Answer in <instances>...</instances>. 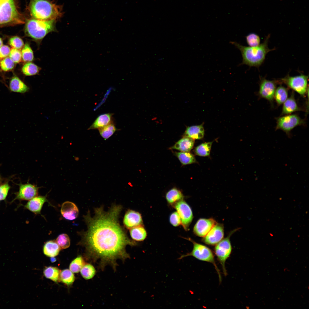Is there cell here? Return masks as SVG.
I'll return each instance as SVG.
<instances>
[{
  "mask_svg": "<svg viewBox=\"0 0 309 309\" xmlns=\"http://www.w3.org/2000/svg\"><path fill=\"white\" fill-rule=\"evenodd\" d=\"M121 206H114L108 211L97 208L91 217L89 213L84 216L88 229L80 232L82 239L78 244L85 247L87 256L100 260L101 266L116 265L117 259L129 257L125 250L127 245H135V242L129 239L118 222Z\"/></svg>",
  "mask_w": 309,
  "mask_h": 309,
  "instance_id": "6da1fadb",
  "label": "cell"
},
{
  "mask_svg": "<svg viewBox=\"0 0 309 309\" xmlns=\"http://www.w3.org/2000/svg\"><path fill=\"white\" fill-rule=\"evenodd\" d=\"M270 35H267L264 42L255 47L246 46L236 42H231L240 51L242 58L241 64L250 67L259 68L264 62L267 54L275 48L270 49L268 44Z\"/></svg>",
  "mask_w": 309,
  "mask_h": 309,
  "instance_id": "7a4b0ae2",
  "label": "cell"
},
{
  "mask_svg": "<svg viewBox=\"0 0 309 309\" xmlns=\"http://www.w3.org/2000/svg\"><path fill=\"white\" fill-rule=\"evenodd\" d=\"M29 10L32 18L41 20H56L63 15L62 7L50 0H30Z\"/></svg>",
  "mask_w": 309,
  "mask_h": 309,
  "instance_id": "3957f363",
  "label": "cell"
},
{
  "mask_svg": "<svg viewBox=\"0 0 309 309\" xmlns=\"http://www.w3.org/2000/svg\"><path fill=\"white\" fill-rule=\"evenodd\" d=\"M56 21L43 20L33 18L28 19L25 25V33L35 40H41L47 34L55 31Z\"/></svg>",
  "mask_w": 309,
  "mask_h": 309,
  "instance_id": "277c9868",
  "label": "cell"
},
{
  "mask_svg": "<svg viewBox=\"0 0 309 309\" xmlns=\"http://www.w3.org/2000/svg\"><path fill=\"white\" fill-rule=\"evenodd\" d=\"M21 18L14 0H0V25L17 23Z\"/></svg>",
  "mask_w": 309,
  "mask_h": 309,
  "instance_id": "5b68a950",
  "label": "cell"
},
{
  "mask_svg": "<svg viewBox=\"0 0 309 309\" xmlns=\"http://www.w3.org/2000/svg\"><path fill=\"white\" fill-rule=\"evenodd\" d=\"M189 240L193 244L192 251L189 253L181 255L179 259H181L187 256H192L199 260L212 263L217 272L219 280L221 281V277L219 270L215 263L214 255L211 250L205 245L198 243L190 238Z\"/></svg>",
  "mask_w": 309,
  "mask_h": 309,
  "instance_id": "8992f818",
  "label": "cell"
},
{
  "mask_svg": "<svg viewBox=\"0 0 309 309\" xmlns=\"http://www.w3.org/2000/svg\"><path fill=\"white\" fill-rule=\"evenodd\" d=\"M308 76L303 74L292 76L288 74L280 80L281 84L284 83L289 88L304 96L308 90Z\"/></svg>",
  "mask_w": 309,
  "mask_h": 309,
  "instance_id": "52a82bcc",
  "label": "cell"
},
{
  "mask_svg": "<svg viewBox=\"0 0 309 309\" xmlns=\"http://www.w3.org/2000/svg\"><path fill=\"white\" fill-rule=\"evenodd\" d=\"M276 130L280 129L285 132L288 136L291 131L295 127L305 124L304 120L296 114H288L276 118Z\"/></svg>",
  "mask_w": 309,
  "mask_h": 309,
  "instance_id": "ba28073f",
  "label": "cell"
},
{
  "mask_svg": "<svg viewBox=\"0 0 309 309\" xmlns=\"http://www.w3.org/2000/svg\"><path fill=\"white\" fill-rule=\"evenodd\" d=\"M231 234L222 239L216 244L215 248V254L221 266L225 275H227L225 267V262L229 257L232 251V247L230 240V237Z\"/></svg>",
  "mask_w": 309,
  "mask_h": 309,
  "instance_id": "9c48e42d",
  "label": "cell"
},
{
  "mask_svg": "<svg viewBox=\"0 0 309 309\" xmlns=\"http://www.w3.org/2000/svg\"><path fill=\"white\" fill-rule=\"evenodd\" d=\"M279 84H281L279 80H270L261 77L259 82V96L272 103L277 85Z\"/></svg>",
  "mask_w": 309,
  "mask_h": 309,
  "instance_id": "30bf717a",
  "label": "cell"
},
{
  "mask_svg": "<svg viewBox=\"0 0 309 309\" xmlns=\"http://www.w3.org/2000/svg\"><path fill=\"white\" fill-rule=\"evenodd\" d=\"M175 207L181 219L184 229L187 231L193 218L191 209L187 203L183 200L176 203Z\"/></svg>",
  "mask_w": 309,
  "mask_h": 309,
  "instance_id": "8fae6325",
  "label": "cell"
},
{
  "mask_svg": "<svg viewBox=\"0 0 309 309\" xmlns=\"http://www.w3.org/2000/svg\"><path fill=\"white\" fill-rule=\"evenodd\" d=\"M18 192L14 200H28L37 196L39 187L37 185L29 183L19 185Z\"/></svg>",
  "mask_w": 309,
  "mask_h": 309,
  "instance_id": "7c38bea8",
  "label": "cell"
},
{
  "mask_svg": "<svg viewBox=\"0 0 309 309\" xmlns=\"http://www.w3.org/2000/svg\"><path fill=\"white\" fill-rule=\"evenodd\" d=\"M224 228L222 224L217 223L208 233L204 237L203 240L206 244L211 245L216 244L223 238Z\"/></svg>",
  "mask_w": 309,
  "mask_h": 309,
  "instance_id": "4fadbf2b",
  "label": "cell"
},
{
  "mask_svg": "<svg viewBox=\"0 0 309 309\" xmlns=\"http://www.w3.org/2000/svg\"><path fill=\"white\" fill-rule=\"evenodd\" d=\"M217 223L215 220L212 218L200 219L195 225L193 232L197 235L204 237Z\"/></svg>",
  "mask_w": 309,
  "mask_h": 309,
  "instance_id": "5bb4252c",
  "label": "cell"
},
{
  "mask_svg": "<svg viewBox=\"0 0 309 309\" xmlns=\"http://www.w3.org/2000/svg\"><path fill=\"white\" fill-rule=\"evenodd\" d=\"M123 223L125 227L128 229L141 225L142 220L141 215L138 212L128 210L125 215Z\"/></svg>",
  "mask_w": 309,
  "mask_h": 309,
  "instance_id": "9a60e30c",
  "label": "cell"
},
{
  "mask_svg": "<svg viewBox=\"0 0 309 309\" xmlns=\"http://www.w3.org/2000/svg\"><path fill=\"white\" fill-rule=\"evenodd\" d=\"M49 203L45 196H37L29 200L24 206L25 208L36 215H41V211L44 204Z\"/></svg>",
  "mask_w": 309,
  "mask_h": 309,
  "instance_id": "2e32d148",
  "label": "cell"
},
{
  "mask_svg": "<svg viewBox=\"0 0 309 309\" xmlns=\"http://www.w3.org/2000/svg\"><path fill=\"white\" fill-rule=\"evenodd\" d=\"M61 213L66 219L72 220L76 219L79 214V210L76 205L73 203L67 201L62 205Z\"/></svg>",
  "mask_w": 309,
  "mask_h": 309,
  "instance_id": "e0dca14e",
  "label": "cell"
},
{
  "mask_svg": "<svg viewBox=\"0 0 309 309\" xmlns=\"http://www.w3.org/2000/svg\"><path fill=\"white\" fill-rule=\"evenodd\" d=\"M302 110L295 99L294 92H292L290 96L283 103L282 115L290 114L294 112Z\"/></svg>",
  "mask_w": 309,
  "mask_h": 309,
  "instance_id": "ac0fdd59",
  "label": "cell"
},
{
  "mask_svg": "<svg viewBox=\"0 0 309 309\" xmlns=\"http://www.w3.org/2000/svg\"><path fill=\"white\" fill-rule=\"evenodd\" d=\"M194 139L187 137H183L178 141L170 149H176L181 152H189L193 148Z\"/></svg>",
  "mask_w": 309,
  "mask_h": 309,
  "instance_id": "d6986e66",
  "label": "cell"
},
{
  "mask_svg": "<svg viewBox=\"0 0 309 309\" xmlns=\"http://www.w3.org/2000/svg\"><path fill=\"white\" fill-rule=\"evenodd\" d=\"M204 134V130L203 124H202L188 127L183 136L189 137L194 140L200 139L203 137Z\"/></svg>",
  "mask_w": 309,
  "mask_h": 309,
  "instance_id": "ffe728a7",
  "label": "cell"
},
{
  "mask_svg": "<svg viewBox=\"0 0 309 309\" xmlns=\"http://www.w3.org/2000/svg\"><path fill=\"white\" fill-rule=\"evenodd\" d=\"M112 114L108 113L101 114L96 119L88 129H98L112 122Z\"/></svg>",
  "mask_w": 309,
  "mask_h": 309,
  "instance_id": "44dd1931",
  "label": "cell"
},
{
  "mask_svg": "<svg viewBox=\"0 0 309 309\" xmlns=\"http://www.w3.org/2000/svg\"><path fill=\"white\" fill-rule=\"evenodd\" d=\"M9 87L11 91L17 93H24L29 90L28 86L16 76L13 77L10 80Z\"/></svg>",
  "mask_w": 309,
  "mask_h": 309,
  "instance_id": "7402d4cb",
  "label": "cell"
},
{
  "mask_svg": "<svg viewBox=\"0 0 309 309\" xmlns=\"http://www.w3.org/2000/svg\"><path fill=\"white\" fill-rule=\"evenodd\" d=\"M61 249L56 240H51L47 241L43 248V252L46 256L54 257L57 255Z\"/></svg>",
  "mask_w": 309,
  "mask_h": 309,
  "instance_id": "603a6c76",
  "label": "cell"
},
{
  "mask_svg": "<svg viewBox=\"0 0 309 309\" xmlns=\"http://www.w3.org/2000/svg\"><path fill=\"white\" fill-rule=\"evenodd\" d=\"M130 229V235L133 240L141 241L146 238L147 233L142 225L134 227Z\"/></svg>",
  "mask_w": 309,
  "mask_h": 309,
  "instance_id": "cb8c5ba5",
  "label": "cell"
},
{
  "mask_svg": "<svg viewBox=\"0 0 309 309\" xmlns=\"http://www.w3.org/2000/svg\"><path fill=\"white\" fill-rule=\"evenodd\" d=\"M183 195L181 191L175 188L169 190L166 195L167 202L171 204L183 200Z\"/></svg>",
  "mask_w": 309,
  "mask_h": 309,
  "instance_id": "d4e9b609",
  "label": "cell"
},
{
  "mask_svg": "<svg viewBox=\"0 0 309 309\" xmlns=\"http://www.w3.org/2000/svg\"><path fill=\"white\" fill-rule=\"evenodd\" d=\"M288 94V89L283 86H280L276 89L274 98L278 105L284 103L287 99Z\"/></svg>",
  "mask_w": 309,
  "mask_h": 309,
  "instance_id": "484cf974",
  "label": "cell"
},
{
  "mask_svg": "<svg viewBox=\"0 0 309 309\" xmlns=\"http://www.w3.org/2000/svg\"><path fill=\"white\" fill-rule=\"evenodd\" d=\"M175 154L183 165L190 164L196 162L194 156L189 152H175Z\"/></svg>",
  "mask_w": 309,
  "mask_h": 309,
  "instance_id": "4316f807",
  "label": "cell"
},
{
  "mask_svg": "<svg viewBox=\"0 0 309 309\" xmlns=\"http://www.w3.org/2000/svg\"><path fill=\"white\" fill-rule=\"evenodd\" d=\"M60 272L57 268L49 266L44 269L43 273L46 278L56 282L59 279Z\"/></svg>",
  "mask_w": 309,
  "mask_h": 309,
  "instance_id": "83f0119b",
  "label": "cell"
},
{
  "mask_svg": "<svg viewBox=\"0 0 309 309\" xmlns=\"http://www.w3.org/2000/svg\"><path fill=\"white\" fill-rule=\"evenodd\" d=\"M212 142H206L202 143L195 148V154L199 156L206 157L210 154Z\"/></svg>",
  "mask_w": 309,
  "mask_h": 309,
  "instance_id": "f1b7e54d",
  "label": "cell"
},
{
  "mask_svg": "<svg viewBox=\"0 0 309 309\" xmlns=\"http://www.w3.org/2000/svg\"><path fill=\"white\" fill-rule=\"evenodd\" d=\"M59 279L64 283L70 286L74 282L75 277L72 272L69 270L66 269L60 272Z\"/></svg>",
  "mask_w": 309,
  "mask_h": 309,
  "instance_id": "f546056e",
  "label": "cell"
},
{
  "mask_svg": "<svg viewBox=\"0 0 309 309\" xmlns=\"http://www.w3.org/2000/svg\"><path fill=\"white\" fill-rule=\"evenodd\" d=\"M101 136L106 140L110 137L116 130V128L112 122L106 126L98 129Z\"/></svg>",
  "mask_w": 309,
  "mask_h": 309,
  "instance_id": "4dcf8cb0",
  "label": "cell"
},
{
  "mask_svg": "<svg viewBox=\"0 0 309 309\" xmlns=\"http://www.w3.org/2000/svg\"><path fill=\"white\" fill-rule=\"evenodd\" d=\"M39 68L38 66L29 62L25 64L22 68L23 73L27 76L36 75L39 72Z\"/></svg>",
  "mask_w": 309,
  "mask_h": 309,
  "instance_id": "1f68e13d",
  "label": "cell"
},
{
  "mask_svg": "<svg viewBox=\"0 0 309 309\" xmlns=\"http://www.w3.org/2000/svg\"><path fill=\"white\" fill-rule=\"evenodd\" d=\"M80 270L81 275L83 278L86 280L92 278L96 273L95 268L90 264H85Z\"/></svg>",
  "mask_w": 309,
  "mask_h": 309,
  "instance_id": "d6a6232c",
  "label": "cell"
},
{
  "mask_svg": "<svg viewBox=\"0 0 309 309\" xmlns=\"http://www.w3.org/2000/svg\"><path fill=\"white\" fill-rule=\"evenodd\" d=\"M85 265L84 261L82 256L77 257L71 263L69 266L70 270L73 273H78Z\"/></svg>",
  "mask_w": 309,
  "mask_h": 309,
  "instance_id": "836d02e7",
  "label": "cell"
},
{
  "mask_svg": "<svg viewBox=\"0 0 309 309\" xmlns=\"http://www.w3.org/2000/svg\"><path fill=\"white\" fill-rule=\"evenodd\" d=\"M21 53L22 59L23 61L29 62L33 60V52L28 43L25 44L21 50Z\"/></svg>",
  "mask_w": 309,
  "mask_h": 309,
  "instance_id": "e575fe53",
  "label": "cell"
},
{
  "mask_svg": "<svg viewBox=\"0 0 309 309\" xmlns=\"http://www.w3.org/2000/svg\"><path fill=\"white\" fill-rule=\"evenodd\" d=\"M56 241L61 249H66L70 245V238L66 234L62 233L60 235Z\"/></svg>",
  "mask_w": 309,
  "mask_h": 309,
  "instance_id": "d590c367",
  "label": "cell"
},
{
  "mask_svg": "<svg viewBox=\"0 0 309 309\" xmlns=\"http://www.w3.org/2000/svg\"><path fill=\"white\" fill-rule=\"evenodd\" d=\"M246 41L250 47H255L260 45V39L259 36L254 33H251L246 36Z\"/></svg>",
  "mask_w": 309,
  "mask_h": 309,
  "instance_id": "8d00e7d4",
  "label": "cell"
},
{
  "mask_svg": "<svg viewBox=\"0 0 309 309\" xmlns=\"http://www.w3.org/2000/svg\"><path fill=\"white\" fill-rule=\"evenodd\" d=\"M14 66V62L10 57H6L0 62V67L5 71L11 70Z\"/></svg>",
  "mask_w": 309,
  "mask_h": 309,
  "instance_id": "74e56055",
  "label": "cell"
},
{
  "mask_svg": "<svg viewBox=\"0 0 309 309\" xmlns=\"http://www.w3.org/2000/svg\"><path fill=\"white\" fill-rule=\"evenodd\" d=\"M9 43L13 48L18 49L22 48L24 46V43L22 39L17 36L11 37L9 39Z\"/></svg>",
  "mask_w": 309,
  "mask_h": 309,
  "instance_id": "f35d334b",
  "label": "cell"
},
{
  "mask_svg": "<svg viewBox=\"0 0 309 309\" xmlns=\"http://www.w3.org/2000/svg\"><path fill=\"white\" fill-rule=\"evenodd\" d=\"M9 57L15 63L20 62L22 59L21 52L18 49L12 48L9 54Z\"/></svg>",
  "mask_w": 309,
  "mask_h": 309,
  "instance_id": "ab89813d",
  "label": "cell"
},
{
  "mask_svg": "<svg viewBox=\"0 0 309 309\" xmlns=\"http://www.w3.org/2000/svg\"><path fill=\"white\" fill-rule=\"evenodd\" d=\"M10 187L8 183L0 185V201L4 200L6 197Z\"/></svg>",
  "mask_w": 309,
  "mask_h": 309,
  "instance_id": "60d3db41",
  "label": "cell"
},
{
  "mask_svg": "<svg viewBox=\"0 0 309 309\" xmlns=\"http://www.w3.org/2000/svg\"><path fill=\"white\" fill-rule=\"evenodd\" d=\"M170 222L175 227H177L181 224V218L177 212H175L171 214L170 217Z\"/></svg>",
  "mask_w": 309,
  "mask_h": 309,
  "instance_id": "b9f144b4",
  "label": "cell"
},
{
  "mask_svg": "<svg viewBox=\"0 0 309 309\" xmlns=\"http://www.w3.org/2000/svg\"><path fill=\"white\" fill-rule=\"evenodd\" d=\"M10 49L7 45H2L0 47V59L5 58L9 54Z\"/></svg>",
  "mask_w": 309,
  "mask_h": 309,
  "instance_id": "7bdbcfd3",
  "label": "cell"
},
{
  "mask_svg": "<svg viewBox=\"0 0 309 309\" xmlns=\"http://www.w3.org/2000/svg\"><path fill=\"white\" fill-rule=\"evenodd\" d=\"M51 261L52 262H54L56 261V259L54 257H51Z\"/></svg>",
  "mask_w": 309,
  "mask_h": 309,
  "instance_id": "ee69618b",
  "label": "cell"
},
{
  "mask_svg": "<svg viewBox=\"0 0 309 309\" xmlns=\"http://www.w3.org/2000/svg\"><path fill=\"white\" fill-rule=\"evenodd\" d=\"M3 41L1 39L0 37V47L3 45Z\"/></svg>",
  "mask_w": 309,
  "mask_h": 309,
  "instance_id": "f6af8a7d",
  "label": "cell"
},
{
  "mask_svg": "<svg viewBox=\"0 0 309 309\" xmlns=\"http://www.w3.org/2000/svg\"><path fill=\"white\" fill-rule=\"evenodd\" d=\"M1 175H0V183L1 181Z\"/></svg>",
  "mask_w": 309,
  "mask_h": 309,
  "instance_id": "bcb514c9",
  "label": "cell"
}]
</instances>
